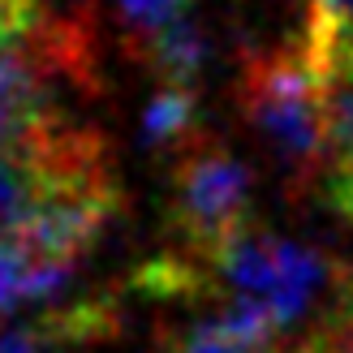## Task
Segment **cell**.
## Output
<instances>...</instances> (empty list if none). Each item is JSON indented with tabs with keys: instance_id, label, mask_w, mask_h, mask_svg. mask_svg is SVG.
I'll list each match as a JSON object with an SVG mask.
<instances>
[{
	"instance_id": "2",
	"label": "cell",
	"mask_w": 353,
	"mask_h": 353,
	"mask_svg": "<svg viewBox=\"0 0 353 353\" xmlns=\"http://www.w3.org/2000/svg\"><path fill=\"white\" fill-rule=\"evenodd\" d=\"M172 224L181 233L185 259L203 263L245 233L250 220V168L220 143L194 134L176 147V172H172Z\"/></svg>"
},
{
	"instance_id": "5",
	"label": "cell",
	"mask_w": 353,
	"mask_h": 353,
	"mask_svg": "<svg viewBox=\"0 0 353 353\" xmlns=\"http://www.w3.org/2000/svg\"><path fill=\"white\" fill-rule=\"evenodd\" d=\"M143 147H181L194 134V91L190 86L168 82L160 95H151V103L143 108Z\"/></svg>"
},
{
	"instance_id": "3",
	"label": "cell",
	"mask_w": 353,
	"mask_h": 353,
	"mask_svg": "<svg viewBox=\"0 0 353 353\" xmlns=\"http://www.w3.org/2000/svg\"><path fill=\"white\" fill-rule=\"evenodd\" d=\"M280 327L250 302L228 297L220 310L194 314L168 336V353H276Z\"/></svg>"
},
{
	"instance_id": "1",
	"label": "cell",
	"mask_w": 353,
	"mask_h": 353,
	"mask_svg": "<svg viewBox=\"0 0 353 353\" xmlns=\"http://www.w3.org/2000/svg\"><path fill=\"white\" fill-rule=\"evenodd\" d=\"M203 272L211 276V285L220 280L228 297L259 306L280 332L302 323L319 306V297L332 289V276H336L332 263L323 254H314L310 245L254 233V228H245L228 245H220L203 263Z\"/></svg>"
},
{
	"instance_id": "8",
	"label": "cell",
	"mask_w": 353,
	"mask_h": 353,
	"mask_svg": "<svg viewBox=\"0 0 353 353\" xmlns=\"http://www.w3.org/2000/svg\"><path fill=\"white\" fill-rule=\"evenodd\" d=\"M0 353H48L39 332H5L0 336Z\"/></svg>"
},
{
	"instance_id": "7",
	"label": "cell",
	"mask_w": 353,
	"mask_h": 353,
	"mask_svg": "<svg viewBox=\"0 0 353 353\" xmlns=\"http://www.w3.org/2000/svg\"><path fill=\"white\" fill-rule=\"evenodd\" d=\"M327 199L336 211L353 216V138L336 147L332 155V168H327Z\"/></svg>"
},
{
	"instance_id": "4",
	"label": "cell",
	"mask_w": 353,
	"mask_h": 353,
	"mask_svg": "<svg viewBox=\"0 0 353 353\" xmlns=\"http://www.w3.org/2000/svg\"><path fill=\"white\" fill-rule=\"evenodd\" d=\"M147 57H151V65L160 69L168 82L190 86L194 78L203 74V65H207V34L185 13V17H176V22H168L164 30L151 34V39H147Z\"/></svg>"
},
{
	"instance_id": "6",
	"label": "cell",
	"mask_w": 353,
	"mask_h": 353,
	"mask_svg": "<svg viewBox=\"0 0 353 353\" xmlns=\"http://www.w3.org/2000/svg\"><path fill=\"white\" fill-rule=\"evenodd\" d=\"M185 5L190 0H117L121 17H125L143 39H151L155 30H164L176 17H185Z\"/></svg>"
}]
</instances>
